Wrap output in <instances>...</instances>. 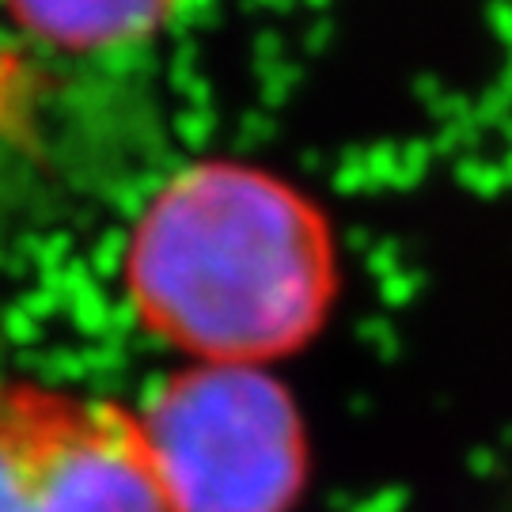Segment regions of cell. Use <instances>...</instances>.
I'll use <instances>...</instances> for the list:
<instances>
[{"label":"cell","instance_id":"obj_1","mask_svg":"<svg viewBox=\"0 0 512 512\" xmlns=\"http://www.w3.org/2000/svg\"><path fill=\"white\" fill-rule=\"evenodd\" d=\"M129 304L160 342L202 365L266 368L308 349L342 293L323 205L258 164L175 171L133 224Z\"/></svg>","mask_w":512,"mask_h":512},{"label":"cell","instance_id":"obj_2","mask_svg":"<svg viewBox=\"0 0 512 512\" xmlns=\"http://www.w3.org/2000/svg\"><path fill=\"white\" fill-rule=\"evenodd\" d=\"M141 429L179 512H293L308 490V425L266 368H183L152 391Z\"/></svg>","mask_w":512,"mask_h":512},{"label":"cell","instance_id":"obj_3","mask_svg":"<svg viewBox=\"0 0 512 512\" xmlns=\"http://www.w3.org/2000/svg\"><path fill=\"white\" fill-rule=\"evenodd\" d=\"M0 512H179V505L137 414L35 380H0Z\"/></svg>","mask_w":512,"mask_h":512},{"label":"cell","instance_id":"obj_4","mask_svg":"<svg viewBox=\"0 0 512 512\" xmlns=\"http://www.w3.org/2000/svg\"><path fill=\"white\" fill-rule=\"evenodd\" d=\"M186 0H4L31 42L69 57H122L160 38Z\"/></svg>","mask_w":512,"mask_h":512}]
</instances>
